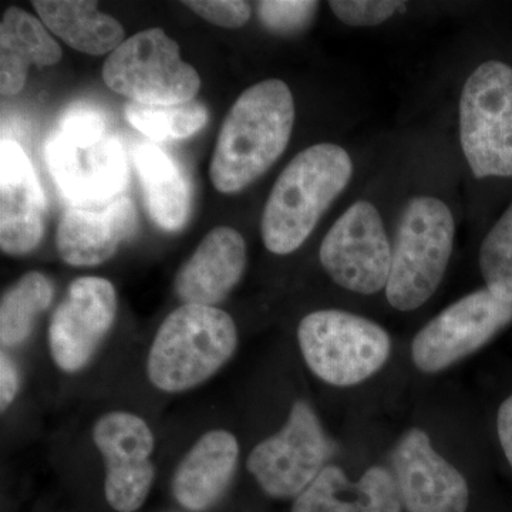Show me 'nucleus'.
Here are the masks:
<instances>
[{
    "mask_svg": "<svg viewBox=\"0 0 512 512\" xmlns=\"http://www.w3.org/2000/svg\"><path fill=\"white\" fill-rule=\"evenodd\" d=\"M114 93L148 106H173L195 99L200 74L181 59L180 46L163 29L143 30L124 40L103 66Z\"/></svg>",
    "mask_w": 512,
    "mask_h": 512,
    "instance_id": "7",
    "label": "nucleus"
},
{
    "mask_svg": "<svg viewBox=\"0 0 512 512\" xmlns=\"http://www.w3.org/2000/svg\"><path fill=\"white\" fill-rule=\"evenodd\" d=\"M318 2L303 0H266L258 2L256 12L266 30L281 36H293L312 25Z\"/></svg>",
    "mask_w": 512,
    "mask_h": 512,
    "instance_id": "26",
    "label": "nucleus"
},
{
    "mask_svg": "<svg viewBox=\"0 0 512 512\" xmlns=\"http://www.w3.org/2000/svg\"><path fill=\"white\" fill-rule=\"evenodd\" d=\"M394 480L407 512H466L463 474L434 450L421 429L407 431L393 451Z\"/></svg>",
    "mask_w": 512,
    "mask_h": 512,
    "instance_id": "14",
    "label": "nucleus"
},
{
    "mask_svg": "<svg viewBox=\"0 0 512 512\" xmlns=\"http://www.w3.org/2000/svg\"><path fill=\"white\" fill-rule=\"evenodd\" d=\"M396 480L386 468L372 467L356 483L345 471L326 466L295 498L291 512H402Z\"/></svg>",
    "mask_w": 512,
    "mask_h": 512,
    "instance_id": "19",
    "label": "nucleus"
},
{
    "mask_svg": "<svg viewBox=\"0 0 512 512\" xmlns=\"http://www.w3.org/2000/svg\"><path fill=\"white\" fill-rule=\"evenodd\" d=\"M117 292L109 279L83 276L67 289L49 326L53 362L66 373L82 370L106 339L117 316Z\"/></svg>",
    "mask_w": 512,
    "mask_h": 512,
    "instance_id": "13",
    "label": "nucleus"
},
{
    "mask_svg": "<svg viewBox=\"0 0 512 512\" xmlns=\"http://www.w3.org/2000/svg\"><path fill=\"white\" fill-rule=\"evenodd\" d=\"M247 268V244L237 229L217 227L202 239L175 276L184 303L215 306L227 299Z\"/></svg>",
    "mask_w": 512,
    "mask_h": 512,
    "instance_id": "17",
    "label": "nucleus"
},
{
    "mask_svg": "<svg viewBox=\"0 0 512 512\" xmlns=\"http://www.w3.org/2000/svg\"><path fill=\"white\" fill-rule=\"evenodd\" d=\"M237 346V325L227 312L184 303L157 330L148 353V379L161 392L194 389L214 376Z\"/></svg>",
    "mask_w": 512,
    "mask_h": 512,
    "instance_id": "3",
    "label": "nucleus"
},
{
    "mask_svg": "<svg viewBox=\"0 0 512 512\" xmlns=\"http://www.w3.org/2000/svg\"><path fill=\"white\" fill-rule=\"evenodd\" d=\"M32 5L53 35L86 55H111L124 42L123 26L101 13L96 2L37 0Z\"/></svg>",
    "mask_w": 512,
    "mask_h": 512,
    "instance_id": "22",
    "label": "nucleus"
},
{
    "mask_svg": "<svg viewBox=\"0 0 512 512\" xmlns=\"http://www.w3.org/2000/svg\"><path fill=\"white\" fill-rule=\"evenodd\" d=\"M195 15L207 20L212 25L225 29H238L247 25L251 19L252 9L248 2L238 0H197V2H184Z\"/></svg>",
    "mask_w": 512,
    "mask_h": 512,
    "instance_id": "28",
    "label": "nucleus"
},
{
    "mask_svg": "<svg viewBox=\"0 0 512 512\" xmlns=\"http://www.w3.org/2000/svg\"><path fill=\"white\" fill-rule=\"evenodd\" d=\"M298 342L313 375L338 387L365 382L386 365L392 352V340L382 326L338 309L305 316Z\"/></svg>",
    "mask_w": 512,
    "mask_h": 512,
    "instance_id": "6",
    "label": "nucleus"
},
{
    "mask_svg": "<svg viewBox=\"0 0 512 512\" xmlns=\"http://www.w3.org/2000/svg\"><path fill=\"white\" fill-rule=\"evenodd\" d=\"M497 431L505 457L512 468V396L508 397L498 410Z\"/></svg>",
    "mask_w": 512,
    "mask_h": 512,
    "instance_id": "30",
    "label": "nucleus"
},
{
    "mask_svg": "<svg viewBox=\"0 0 512 512\" xmlns=\"http://www.w3.org/2000/svg\"><path fill=\"white\" fill-rule=\"evenodd\" d=\"M320 264L335 284L360 295L386 288L392 247L375 205L357 201L343 212L319 251Z\"/></svg>",
    "mask_w": 512,
    "mask_h": 512,
    "instance_id": "10",
    "label": "nucleus"
},
{
    "mask_svg": "<svg viewBox=\"0 0 512 512\" xmlns=\"http://www.w3.org/2000/svg\"><path fill=\"white\" fill-rule=\"evenodd\" d=\"M136 225V207L121 194L99 204L73 205L57 227L56 248L67 265H100L116 254Z\"/></svg>",
    "mask_w": 512,
    "mask_h": 512,
    "instance_id": "16",
    "label": "nucleus"
},
{
    "mask_svg": "<svg viewBox=\"0 0 512 512\" xmlns=\"http://www.w3.org/2000/svg\"><path fill=\"white\" fill-rule=\"evenodd\" d=\"M329 456V440L318 416L299 400L285 426L251 451L247 467L265 494L289 500L311 485Z\"/></svg>",
    "mask_w": 512,
    "mask_h": 512,
    "instance_id": "9",
    "label": "nucleus"
},
{
    "mask_svg": "<svg viewBox=\"0 0 512 512\" xmlns=\"http://www.w3.org/2000/svg\"><path fill=\"white\" fill-rule=\"evenodd\" d=\"M128 123L151 140H181L207 126L210 114L197 100L173 106H148L130 101L124 109Z\"/></svg>",
    "mask_w": 512,
    "mask_h": 512,
    "instance_id": "24",
    "label": "nucleus"
},
{
    "mask_svg": "<svg viewBox=\"0 0 512 512\" xmlns=\"http://www.w3.org/2000/svg\"><path fill=\"white\" fill-rule=\"evenodd\" d=\"M46 202L23 148L12 140L0 147V248L10 256L35 251L45 235Z\"/></svg>",
    "mask_w": 512,
    "mask_h": 512,
    "instance_id": "15",
    "label": "nucleus"
},
{
    "mask_svg": "<svg viewBox=\"0 0 512 512\" xmlns=\"http://www.w3.org/2000/svg\"><path fill=\"white\" fill-rule=\"evenodd\" d=\"M511 320L512 303L501 301L487 288L470 293L417 333L414 365L424 373L441 372L483 348Z\"/></svg>",
    "mask_w": 512,
    "mask_h": 512,
    "instance_id": "11",
    "label": "nucleus"
},
{
    "mask_svg": "<svg viewBox=\"0 0 512 512\" xmlns=\"http://www.w3.org/2000/svg\"><path fill=\"white\" fill-rule=\"evenodd\" d=\"M460 140L474 177H512V67L490 60L468 77Z\"/></svg>",
    "mask_w": 512,
    "mask_h": 512,
    "instance_id": "8",
    "label": "nucleus"
},
{
    "mask_svg": "<svg viewBox=\"0 0 512 512\" xmlns=\"http://www.w3.org/2000/svg\"><path fill=\"white\" fill-rule=\"evenodd\" d=\"M239 460L237 437L227 430L205 433L185 454L173 478V494L185 510L204 512L225 494Z\"/></svg>",
    "mask_w": 512,
    "mask_h": 512,
    "instance_id": "18",
    "label": "nucleus"
},
{
    "mask_svg": "<svg viewBox=\"0 0 512 512\" xmlns=\"http://www.w3.org/2000/svg\"><path fill=\"white\" fill-rule=\"evenodd\" d=\"M55 288L46 275L32 271L23 275L0 302V342L3 348H15L28 340L40 313L49 308Z\"/></svg>",
    "mask_w": 512,
    "mask_h": 512,
    "instance_id": "23",
    "label": "nucleus"
},
{
    "mask_svg": "<svg viewBox=\"0 0 512 512\" xmlns=\"http://www.w3.org/2000/svg\"><path fill=\"white\" fill-rule=\"evenodd\" d=\"M480 269L488 291L512 303V202L484 238Z\"/></svg>",
    "mask_w": 512,
    "mask_h": 512,
    "instance_id": "25",
    "label": "nucleus"
},
{
    "mask_svg": "<svg viewBox=\"0 0 512 512\" xmlns=\"http://www.w3.org/2000/svg\"><path fill=\"white\" fill-rule=\"evenodd\" d=\"M18 392V367L5 352H2V356H0V406H2V412H5L13 403Z\"/></svg>",
    "mask_w": 512,
    "mask_h": 512,
    "instance_id": "29",
    "label": "nucleus"
},
{
    "mask_svg": "<svg viewBox=\"0 0 512 512\" xmlns=\"http://www.w3.org/2000/svg\"><path fill=\"white\" fill-rule=\"evenodd\" d=\"M133 161L151 220L164 231H180L191 211L190 185L183 170L153 144L136 146Z\"/></svg>",
    "mask_w": 512,
    "mask_h": 512,
    "instance_id": "21",
    "label": "nucleus"
},
{
    "mask_svg": "<svg viewBox=\"0 0 512 512\" xmlns=\"http://www.w3.org/2000/svg\"><path fill=\"white\" fill-rule=\"evenodd\" d=\"M53 180L74 205L99 204L120 195L127 183V160L117 138L93 107L63 114L46 147Z\"/></svg>",
    "mask_w": 512,
    "mask_h": 512,
    "instance_id": "4",
    "label": "nucleus"
},
{
    "mask_svg": "<svg viewBox=\"0 0 512 512\" xmlns=\"http://www.w3.org/2000/svg\"><path fill=\"white\" fill-rule=\"evenodd\" d=\"M403 2L393 0H332L330 9L336 18L353 28L377 26L392 18Z\"/></svg>",
    "mask_w": 512,
    "mask_h": 512,
    "instance_id": "27",
    "label": "nucleus"
},
{
    "mask_svg": "<svg viewBox=\"0 0 512 512\" xmlns=\"http://www.w3.org/2000/svg\"><path fill=\"white\" fill-rule=\"evenodd\" d=\"M352 174L345 148L320 143L301 151L286 165L266 201L261 222L266 249L288 255L301 248Z\"/></svg>",
    "mask_w": 512,
    "mask_h": 512,
    "instance_id": "2",
    "label": "nucleus"
},
{
    "mask_svg": "<svg viewBox=\"0 0 512 512\" xmlns=\"http://www.w3.org/2000/svg\"><path fill=\"white\" fill-rule=\"evenodd\" d=\"M62 59V47L43 22L12 6L0 25V93L16 96L28 80L29 67L53 66Z\"/></svg>",
    "mask_w": 512,
    "mask_h": 512,
    "instance_id": "20",
    "label": "nucleus"
},
{
    "mask_svg": "<svg viewBox=\"0 0 512 512\" xmlns=\"http://www.w3.org/2000/svg\"><path fill=\"white\" fill-rule=\"evenodd\" d=\"M295 123L288 84L278 79L245 90L228 111L212 154V184L237 194L262 177L285 153Z\"/></svg>",
    "mask_w": 512,
    "mask_h": 512,
    "instance_id": "1",
    "label": "nucleus"
},
{
    "mask_svg": "<svg viewBox=\"0 0 512 512\" xmlns=\"http://www.w3.org/2000/svg\"><path fill=\"white\" fill-rule=\"evenodd\" d=\"M454 232L453 214L439 198L409 201L397 227L386 286L394 309L414 311L434 295L450 262Z\"/></svg>",
    "mask_w": 512,
    "mask_h": 512,
    "instance_id": "5",
    "label": "nucleus"
},
{
    "mask_svg": "<svg viewBox=\"0 0 512 512\" xmlns=\"http://www.w3.org/2000/svg\"><path fill=\"white\" fill-rule=\"evenodd\" d=\"M93 440L106 461L107 503L117 512L140 510L156 478L150 460L156 440L146 420L128 412L104 414L94 424Z\"/></svg>",
    "mask_w": 512,
    "mask_h": 512,
    "instance_id": "12",
    "label": "nucleus"
}]
</instances>
